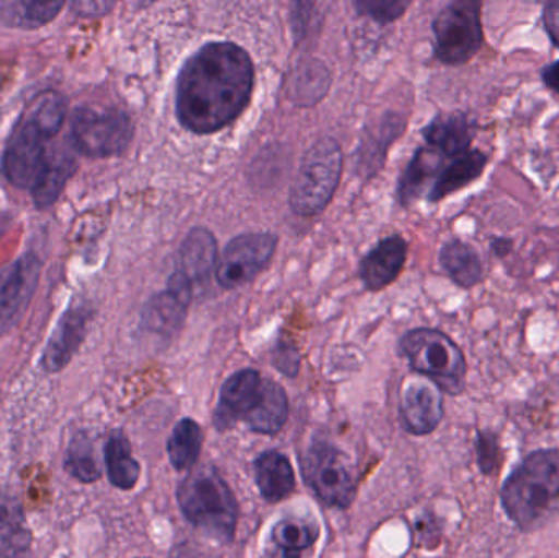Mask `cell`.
I'll list each match as a JSON object with an SVG mask.
<instances>
[{"instance_id":"1","label":"cell","mask_w":559,"mask_h":558,"mask_svg":"<svg viewBox=\"0 0 559 558\" xmlns=\"http://www.w3.org/2000/svg\"><path fill=\"white\" fill-rule=\"evenodd\" d=\"M251 56L229 41H212L193 52L177 78L176 111L192 133L223 130L245 111L254 91Z\"/></svg>"},{"instance_id":"2","label":"cell","mask_w":559,"mask_h":558,"mask_svg":"<svg viewBox=\"0 0 559 558\" xmlns=\"http://www.w3.org/2000/svg\"><path fill=\"white\" fill-rule=\"evenodd\" d=\"M499 501L521 533L542 530L559 511V449L525 455L502 484Z\"/></svg>"},{"instance_id":"3","label":"cell","mask_w":559,"mask_h":558,"mask_svg":"<svg viewBox=\"0 0 559 558\" xmlns=\"http://www.w3.org/2000/svg\"><path fill=\"white\" fill-rule=\"evenodd\" d=\"M66 100L59 92L36 95L25 108L7 141L2 173L10 186L32 189L46 161V143L61 130Z\"/></svg>"},{"instance_id":"4","label":"cell","mask_w":559,"mask_h":558,"mask_svg":"<svg viewBox=\"0 0 559 558\" xmlns=\"http://www.w3.org/2000/svg\"><path fill=\"white\" fill-rule=\"evenodd\" d=\"M177 503L190 524L223 544L238 530L239 504L216 467L192 468L176 491Z\"/></svg>"},{"instance_id":"5","label":"cell","mask_w":559,"mask_h":558,"mask_svg":"<svg viewBox=\"0 0 559 558\" xmlns=\"http://www.w3.org/2000/svg\"><path fill=\"white\" fill-rule=\"evenodd\" d=\"M401 356L411 369L426 377L437 389L450 396L465 392L468 363L462 347L440 330L417 328L400 341Z\"/></svg>"},{"instance_id":"6","label":"cell","mask_w":559,"mask_h":558,"mask_svg":"<svg viewBox=\"0 0 559 558\" xmlns=\"http://www.w3.org/2000/svg\"><path fill=\"white\" fill-rule=\"evenodd\" d=\"M344 156L332 138H319L302 157L289 190V206L299 216L324 212L341 182Z\"/></svg>"},{"instance_id":"7","label":"cell","mask_w":559,"mask_h":558,"mask_svg":"<svg viewBox=\"0 0 559 558\" xmlns=\"http://www.w3.org/2000/svg\"><path fill=\"white\" fill-rule=\"evenodd\" d=\"M433 55L447 66L472 61L485 46L483 2L455 0L447 3L432 22Z\"/></svg>"},{"instance_id":"8","label":"cell","mask_w":559,"mask_h":558,"mask_svg":"<svg viewBox=\"0 0 559 558\" xmlns=\"http://www.w3.org/2000/svg\"><path fill=\"white\" fill-rule=\"evenodd\" d=\"M301 474L325 507L345 510L357 498V475L347 454L325 439H312L301 458Z\"/></svg>"},{"instance_id":"9","label":"cell","mask_w":559,"mask_h":558,"mask_svg":"<svg viewBox=\"0 0 559 558\" xmlns=\"http://www.w3.org/2000/svg\"><path fill=\"white\" fill-rule=\"evenodd\" d=\"M133 134V121L117 108L81 107L72 114L71 138L75 150L84 156H118L130 146Z\"/></svg>"},{"instance_id":"10","label":"cell","mask_w":559,"mask_h":558,"mask_svg":"<svg viewBox=\"0 0 559 558\" xmlns=\"http://www.w3.org/2000/svg\"><path fill=\"white\" fill-rule=\"evenodd\" d=\"M278 238L272 233H248L236 236L219 256L215 275L226 290L254 281L274 258Z\"/></svg>"},{"instance_id":"11","label":"cell","mask_w":559,"mask_h":558,"mask_svg":"<svg viewBox=\"0 0 559 558\" xmlns=\"http://www.w3.org/2000/svg\"><path fill=\"white\" fill-rule=\"evenodd\" d=\"M267 383L269 379H264L254 369L233 373L219 390L218 405L213 413L216 429L225 432L235 428L239 422L248 425L264 402Z\"/></svg>"},{"instance_id":"12","label":"cell","mask_w":559,"mask_h":558,"mask_svg":"<svg viewBox=\"0 0 559 558\" xmlns=\"http://www.w3.org/2000/svg\"><path fill=\"white\" fill-rule=\"evenodd\" d=\"M41 261L33 252L0 269V336L9 333L25 313L38 288Z\"/></svg>"},{"instance_id":"13","label":"cell","mask_w":559,"mask_h":558,"mask_svg":"<svg viewBox=\"0 0 559 558\" xmlns=\"http://www.w3.org/2000/svg\"><path fill=\"white\" fill-rule=\"evenodd\" d=\"M442 392L432 382H411L404 389L400 403V419L409 435L423 438L432 435L443 419Z\"/></svg>"},{"instance_id":"14","label":"cell","mask_w":559,"mask_h":558,"mask_svg":"<svg viewBox=\"0 0 559 558\" xmlns=\"http://www.w3.org/2000/svg\"><path fill=\"white\" fill-rule=\"evenodd\" d=\"M88 321L91 310L85 307H72L62 314L43 353L41 367L46 372H59L71 363L87 333Z\"/></svg>"},{"instance_id":"15","label":"cell","mask_w":559,"mask_h":558,"mask_svg":"<svg viewBox=\"0 0 559 558\" xmlns=\"http://www.w3.org/2000/svg\"><path fill=\"white\" fill-rule=\"evenodd\" d=\"M423 136L427 146L452 159L473 150L476 123L465 111L439 114L423 128Z\"/></svg>"},{"instance_id":"16","label":"cell","mask_w":559,"mask_h":558,"mask_svg":"<svg viewBox=\"0 0 559 558\" xmlns=\"http://www.w3.org/2000/svg\"><path fill=\"white\" fill-rule=\"evenodd\" d=\"M406 239L400 235L390 236L378 242L360 264L361 282L368 290H381L393 284L400 277L401 271L406 264L407 251H409Z\"/></svg>"},{"instance_id":"17","label":"cell","mask_w":559,"mask_h":558,"mask_svg":"<svg viewBox=\"0 0 559 558\" xmlns=\"http://www.w3.org/2000/svg\"><path fill=\"white\" fill-rule=\"evenodd\" d=\"M488 164V154L478 147H473L468 153L447 159L440 173L437 174L436 180L427 193V199L432 203L442 202L447 197L472 186L485 174Z\"/></svg>"},{"instance_id":"18","label":"cell","mask_w":559,"mask_h":558,"mask_svg":"<svg viewBox=\"0 0 559 558\" xmlns=\"http://www.w3.org/2000/svg\"><path fill=\"white\" fill-rule=\"evenodd\" d=\"M321 527L311 518L289 517L272 527L269 558H301L318 543Z\"/></svg>"},{"instance_id":"19","label":"cell","mask_w":559,"mask_h":558,"mask_svg":"<svg viewBox=\"0 0 559 558\" xmlns=\"http://www.w3.org/2000/svg\"><path fill=\"white\" fill-rule=\"evenodd\" d=\"M440 268L450 281L463 290H472L485 278V265L475 246L463 239L453 238L439 252Z\"/></svg>"},{"instance_id":"20","label":"cell","mask_w":559,"mask_h":558,"mask_svg":"<svg viewBox=\"0 0 559 558\" xmlns=\"http://www.w3.org/2000/svg\"><path fill=\"white\" fill-rule=\"evenodd\" d=\"M254 480L261 497L271 504L286 500L296 487L292 464L278 451H265L255 459Z\"/></svg>"},{"instance_id":"21","label":"cell","mask_w":559,"mask_h":558,"mask_svg":"<svg viewBox=\"0 0 559 558\" xmlns=\"http://www.w3.org/2000/svg\"><path fill=\"white\" fill-rule=\"evenodd\" d=\"M218 264L215 236L202 226L193 228L180 246V269L192 282H202Z\"/></svg>"},{"instance_id":"22","label":"cell","mask_w":559,"mask_h":558,"mask_svg":"<svg viewBox=\"0 0 559 558\" xmlns=\"http://www.w3.org/2000/svg\"><path fill=\"white\" fill-rule=\"evenodd\" d=\"M447 159L449 157L443 156L433 147H419L401 176L400 186H397L400 202L407 206L420 199L426 187L433 183Z\"/></svg>"},{"instance_id":"23","label":"cell","mask_w":559,"mask_h":558,"mask_svg":"<svg viewBox=\"0 0 559 558\" xmlns=\"http://www.w3.org/2000/svg\"><path fill=\"white\" fill-rule=\"evenodd\" d=\"M0 558H32V533L22 507L0 495Z\"/></svg>"},{"instance_id":"24","label":"cell","mask_w":559,"mask_h":558,"mask_svg":"<svg viewBox=\"0 0 559 558\" xmlns=\"http://www.w3.org/2000/svg\"><path fill=\"white\" fill-rule=\"evenodd\" d=\"M74 157L64 153H55L46 157L41 170L33 183L32 195L36 209L46 210L58 202L66 183L75 173Z\"/></svg>"},{"instance_id":"25","label":"cell","mask_w":559,"mask_h":558,"mask_svg":"<svg viewBox=\"0 0 559 558\" xmlns=\"http://www.w3.org/2000/svg\"><path fill=\"white\" fill-rule=\"evenodd\" d=\"M203 448V432L199 423L192 418H183L174 426L173 435L167 442V454L176 471H192L199 464Z\"/></svg>"},{"instance_id":"26","label":"cell","mask_w":559,"mask_h":558,"mask_svg":"<svg viewBox=\"0 0 559 558\" xmlns=\"http://www.w3.org/2000/svg\"><path fill=\"white\" fill-rule=\"evenodd\" d=\"M105 465L108 478L114 487L120 490H133L140 480L141 467L131 454L130 441L127 436L117 432L105 446Z\"/></svg>"},{"instance_id":"27","label":"cell","mask_w":559,"mask_h":558,"mask_svg":"<svg viewBox=\"0 0 559 558\" xmlns=\"http://www.w3.org/2000/svg\"><path fill=\"white\" fill-rule=\"evenodd\" d=\"M189 305L180 301L169 290L154 295L143 311V324L154 333L174 336L183 327Z\"/></svg>"},{"instance_id":"28","label":"cell","mask_w":559,"mask_h":558,"mask_svg":"<svg viewBox=\"0 0 559 558\" xmlns=\"http://www.w3.org/2000/svg\"><path fill=\"white\" fill-rule=\"evenodd\" d=\"M64 2H35V0H15L0 5V19L13 28L33 29L46 25L61 12Z\"/></svg>"},{"instance_id":"29","label":"cell","mask_w":559,"mask_h":558,"mask_svg":"<svg viewBox=\"0 0 559 558\" xmlns=\"http://www.w3.org/2000/svg\"><path fill=\"white\" fill-rule=\"evenodd\" d=\"M289 402L285 389L275 380L269 379L267 392L258 413L248 423L251 431L258 435L274 436L282 431L288 419Z\"/></svg>"},{"instance_id":"30","label":"cell","mask_w":559,"mask_h":558,"mask_svg":"<svg viewBox=\"0 0 559 558\" xmlns=\"http://www.w3.org/2000/svg\"><path fill=\"white\" fill-rule=\"evenodd\" d=\"M64 467L72 477L85 482V484L97 482L100 478L102 471L98 467L94 444H92L91 439L82 438V436L74 439L71 448H69Z\"/></svg>"},{"instance_id":"31","label":"cell","mask_w":559,"mask_h":558,"mask_svg":"<svg viewBox=\"0 0 559 558\" xmlns=\"http://www.w3.org/2000/svg\"><path fill=\"white\" fill-rule=\"evenodd\" d=\"M293 84H295V88H292V91L295 92H293L292 98H295L299 104H316L328 92V69L318 64V62H314V66L308 64L306 68H301V71L296 72Z\"/></svg>"},{"instance_id":"32","label":"cell","mask_w":559,"mask_h":558,"mask_svg":"<svg viewBox=\"0 0 559 558\" xmlns=\"http://www.w3.org/2000/svg\"><path fill=\"white\" fill-rule=\"evenodd\" d=\"M476 464L479 474L485 477H492L501 468L502 448L499 436L491 429H478L475 439Z\"/></svg>"},{"instance_id":"33","label":"cell","mask_w":559,"mask_h":558,"mask_svg":"<svg viewBox=\"0 0 559 558\" xmlns=\"http://www.w3.org/2000/svg\"><path fill=\"white\" fill-rule=\"evenodd\" d=\"M409 2H401V0H393V2H355L354 7L360 15L370 16L371 20L378 23H391L394 20L404 15Z\"/></svg>"},{"instance_id":"34","label":"cell","mask_w":559,"mask_h":558,"mask_svg":"<svg viewBox=\"0 0 559 558\" xmlns=\"http://www.w3.org/2000/svg\"><path fill=\"white\" fill-rule=\"evenodd\" d=\"M274 366L280 372L295 377L299 369V353L293 344L280 341L274 351Z\"/></svg>"},{"instance_id":"35","label":"cell","mask_w":559,"mask_h":558,"mask_svg":"<svg viewBox=\"0 0 559 558\" xmlns=\"http://www.w3.org/2000/svg\"><path fill=\"white\" fill-rule=\"evenodd\" d=\"M542 25L554 48L559 49V0L545 3L542 10Z\"/></svg>"},{"instance_id":"36","label":"cell","mask_w":559,"mask_h":558,"mask_svg":"<svg viewBox=\"0 0 559 558\" xmlns=\"http://www.w3.org/2000/svg\"><path fill=\"white\" fill-rule=\"evenodd\" d=\"M540 78L545 87L550 88L559 97V59L550 64H545L540 69Z\"/></svg>"},{"instance_id":"37","label":"cell","mask_w":559,"mask_h":558,"mask_svg":"<svg viewBox=\"0 0 559 558\" xmlns=\"http://www.w3.org/2000/svg\"><path fill=\"white\" fill-rule=\"evenodd\" d=\"M72 9L82 16H97L105 15L108 10L114 9V3L108 2H78L72 5Z\"/></svg>"},{"instance_id":"38","label":"cell","mask_w":559,"mask_h":558,"mask_svg":"<svg viewBox=\"0 0 559 558\" xmlns=\"http://www.w3.org/2000/svg\"><path fill=\"white\" fill-rule=\"evenodd\" d=\"M512 248H514V241L511 238H506V236H495L489 242V249L498 259L508 258Z\"/></svg>"}]
</instances>
